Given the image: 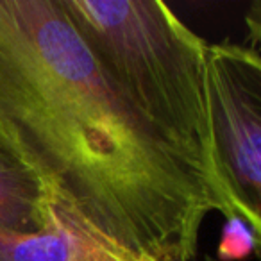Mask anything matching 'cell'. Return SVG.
I'll return each instance as SVG.
<instances>
[{"mask_svg":"<svg viewBox=\"0 0 261 261\" xmlns=\"http://www.w3.org/2000/svg\"><path fill=\"white\" fill-rule=\"evenodd\" d=\"M52 206L38 179L0 149V231L36 234L50 222Z\"/></svg>","mask_w":261,"mask_h":261,"instance_id":"5","label":"cell"},{"mask_svg":"<svg viewBox=\"0 0 261 261\" xmlns=\"http://www.w3.org/2000/svg\"><path fill=\"white\" fill-rule=\"evenodd\" d=\"M204 261H217V259H215V257H210V256H206V257H204Z\"/></svg>","mask_w":261,"mask_h":261,"instance_id":"8","label":"cell"},{"mask_svg":"<svg viewBox=\"0 0 261 261\" xmlns=\"http://www.w3.org/2000/svg\"><path fill=\"white\" fill-rule=\"evenodd\" d=\"M247 27H249V40L245 41L247 45L254 48H259V40H261V4L259 0H256L250 6L249 13L245 16Z\"/></svg>","mask_w":261,"mask_h":261,"instance_id":"7","label":"cell"},{"mask_svg":"<svg viewBox=\"0 0 261 261\" xmlns=\"http://www.w3.org/2000/svg\"><path fill=\"white\" fill-rule=\"evenodd\" d=\"M0 149L56 211L143 256L195 261L207 215L242 217L116 93L61 0H0Z\"/></svg>","mask_w":261,"mask_h":261,"instance_id":"1","label":"cell"},{"mask_svg":"<svg viewBox=\"0 0 261 261\" xmlns=\"http://www.w3.org/2000/svg\"><path fill=\"white\" fill-rule=\"evenodd\" d=\"M259 232L243 217H227L217 245V261H245L259 250Z\"/></svg>","mask_w":261,"mask_h":261,"instance_id":"6","label":"cell"},{"mask_svg":"<svg viewBox=\"0 0 261 261\" xmlns=\"http://www.w3.org/2000/svg\"><path fill=\"white\" fill-rule=\"evenodd\" d=\"M61 6L116 93L236 207L215 163L210 43L161 0H61Z\"/></svg>","mask_w":261,"mask_h":261,"instance_id":"2","label":"cell"},{"mask_svg":"<svg viewBox=\"0 0 261 261\" xmlns=\"http://www.w3.org/2000/svg\"><path fill=\"white\" fill-rule=\"evenodd\" d=\"M0 261H163L143 256L98 234L52 207L50 222L36 234L0 231Z\"/></svg>","mask_w":261,"mask_h":261,"instance_id":"4","label":"cell"},{"mask_svg":"<svg viewBox=\"0 0 261 261\" xmlns=\"http://www.w3.org/2000/svg\"><path fill=\"white\" fill-rule=\"evenodd\" d=\"M215 163L242 217L261 229V54L224 40L207 45Z\"/></svg>","mask_w":261,"mask_h":261,"instance_id":"3","label":"cell"}]
</instances>
